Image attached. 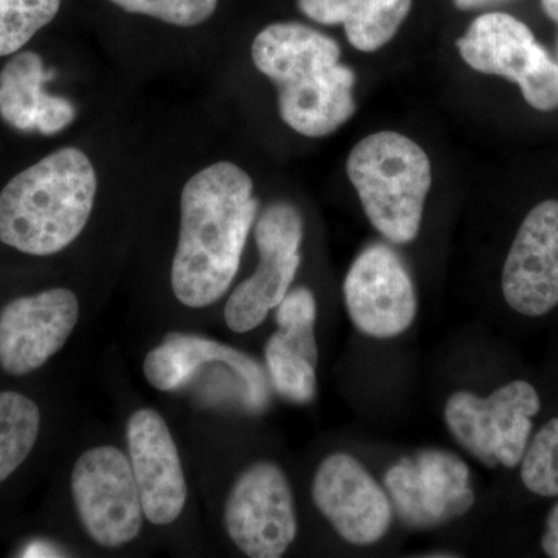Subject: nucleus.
Segmentation results:
<instances>
[{
  "instance_id": "2",
  "label": "nucleus",
  "mask_w": 558,
  "mask_h": 558,
  "mask_svg": "<svg viewBox=\"0 0 558 558\" xmlns=\"http://www.w3.org/2000/svg\"><path fill=\"white\" fill-rule=\"evenodd\" d=\"M330 36L300 22H275L256 35L252 61L278 90L279 117L300 135L328 137L354 117V70Z\"/></svg>"
},
{
  "instance_id": "11",
  "label": "nucleus",
  "mask_w": 558,
  "mask_h": 558,
  "mask_svg": "<svg viewBox=\"0 0 558 558\" xmlns=\"http://www.w3.org/2000/svg\"><path fill=\"white\" fill-rule=\"evenodd\" d=\"M462 60L484 75L519 84L526 102L548 94L558 80V64L524 22L508 13H486L457 40Z\"/></svg>"
},
{
  "instance_id": "10",
  "label": "nucleus",
  "mask_w": 558,
  "mask_h": 558,
  "mask_svg": "<svg viewBox=\"0 0 558 558\" xmlns=\"http://www.w3.org/2000/svg\"><path fill=\"white\" fill-rule=\"evenodd\" d=\"M344 306L355 328L371 339L402 336L417 315V295L405 264L385 244L369 245L343 282Z\"/></svg>"
},
{
  "instance_id": "20",
  "label": "nucleus",
  "mask_w": 558,
  "mask_h": 558,
  "mask_svg": "<svg viewBox=\"0 0 558 558\" xmlns=\"http://www.w3.org/2000/svg\"><path fill=\"white\" fill-rule=\"evenodd\" d=\"M40 428L38 405L16 391L0 392V484L32 453Z\"/></svg>"
},
{
  "instance_id": "15",
  "label": "nucleus",
  "mask_w": 558,
  "mask_h": 558,
  "mask_svg": "<svg viewBox=\"0 0 558 558\" xmlns=\"http://www.w3.org/2000/svg\"><path fill=\"white\" fill-rule=\"evenodd\" d=\"M126 438L146 519L157 526L174 523L185 508L189 488L167 422L156 410L135 411L128 421Z\"/></svg>"
},
{
  "instance_id": "25",
  "label": "nucleus",
  "mask_w": 558,
  "mask_h": 558,
  "mask_svg": "<svg viewBox=\"0 0 558 558\" xmlns=\"http://www.w3.org/2000/svg\"><path fill=\"white\" fill-rule=\"evenodd\" d=\"M542 9L546 16L558 25V0H542Z\"/></svg>"
},
{
  "instance_id": "27",
  "label": "nucleus",
  "mask_w": 558,
  "mask_h": 558,
  "mask_svg": "<svg viewBox=\"0 0 558 558\" xmlns=\"http://www.w3.org/2000/svg\"><path fill=\"white\" fill-rule=\"evenodd\" d=\"M557 60H558V38H557Z\"/></svg>"
},
{
  "instance_id": "21",
  "label": "nucleus",
  "mask_w": 558,
  "mask_h": 558,
  "mask_svg": "<svg viewBox=\"0 0 558 558\" xmlns=\"http://www.w3.org/2000/svg\"><path fill=\"white\" fill-rule=\"evenodd\" d=\"M62 0H0V58L27 46L58 16Z\"/></svg>"
},
{
  "instance_id": "13",
  "label": "nucleus",
  "mask_w": 558,
  "mask_h": 558,
  "mask_svg": "<svg viewBox=\"0 0 558 558\" xmlns=\"http://www.w3.org/2000/svg\"><path fill=\"white\" fill-rule=\"evenodd\" d=\"M78 318V296L69 289L10 301L0 311V368L14 377L39 369L64 347Z\"/></svg>"
},
{
  "instance_id": "4",
  "label": "nucleus",
  "mask_w": 558,
  "mask_h": 558,
  "mask_svg": "<svg viewBox=\"0 0 558 558\" xmlns=\"http://www.w3.org/2000/svg\"><path fill=\"white\" fill-rule=\"evenodd\" d=\"M347 171L366 218L385 240H416L433 174L414 140L395 131L371 134L349 153Z\"/></svg>"
},
{
  "instance_id": "24",
  "label": "nucleus",
  "mask_w": 558,
  "mask_h": 558,
  "mask_svg": "<svg viewBox=\"0 0 558 558\" xmlns=\"http://www.w3.org/2000/svg\"><path fill=\"white\" fill-rule=\"evenodd\" d=\"M542 548L546 556L558 558V502L550 510L546 520L545 534L542 537Z\"/></svg>"
},
{
  "instance_id": "22",
  "label": "nucleus",
  "mask_w": 558,
  "mask_h": 558,
  "mask_svg": "<svg viewBox=\"0 0 558 558\" xmlns=\"http://www.w3.org/2000/svg\"><path fill=\"white\" fill-rule=\"evenodd\" d=\"M520 464L527 490L539 497H558V417L539 428Z\"/></svg>"
},
{
  "instance_id": "17",
  "label": "nucleus",
  "mask_w": 558,
  "mask_h": 558,
  "mask_svg": "<svg viewBox=\"0 0 558 558\" xmlns=\"http://www.w3.org/2000/svg\"><path fill=\"white\" fill-rule=\"evenodd\" d=\"M47 80L43 57L36 51L11 54L0 70V119L13 130L46 137L68 130L76 119L75 106L68 98L47 94Z\"/></svg>"
},
{
  "instance_id": "12",
  "label": "nucleus",
  "mask_w": 558,
  "mask_h": 558,
  "mask_svg": "<svg viewBox=\"0 0 558 558\" xmlns=\"http://www.w3.org/2000/svg\"><path fill=\"white\" fill-rule=\"evenodd\" d=\"M312 499L330 526L351 545H374L391 526L392 505L387 490L351 454H329L318 465Z\"/></svg>"
},
{
  "instance_id": "6",
  "label": "nucleus",
  "mask_w": 558,
  "mask_h": 558,
  "mask_svg": "<svg viewBox=\"0 0 558 558\" xmlns=\"http://www.w3.org/2000/svg\"><path fill=\"white\" fill-rule=\"evenodd\" d=\"M304 220L289 202H277L260 213L255 222L259 264L252 277L242 281L227 300V326L245 333L258 328L288 295L300 269Z\"/></svg>"
},
{
  "instance_id": "14",
  "label": "nucleus",
  "mask_w": 558,
  "mask_h": 558,
  "mask_svg": "<svg viewBox=\"0 0 558 558\" xmlns=\"http://www.w3.org/2000/svg\"><path fill=\"white\" fill-rule=\"evenodd\" d=\"M502 295L513 311L542 317L558 306V201L532 208L502 269Z\"/></svg>"
},
{
  "instance_id": "5",
  "label": "nucleus",
  "mask_w": 558,
  "mask_h": 558,
  "mask_svg": "<svg viewBox=\"0 0 558 558\" xmlns=\"http://www.w3.org/2000/svg\"><path fill=\"white\" fill-rule=\"evenodd\" d=\"M539 407L537 389L527 381L513 380L488 398L454 392L447 400L444 421L459 446L481 464L513 469L527 449L532 418Z\"/></svg>"
},
{
  "instance_id": "9",
  "label": "nucleus",
  "mask_w": 558,
  "mask_h": 558,
  "mask_svg": "<svg viewBox=\"0 0 558 558\" xmlns=\"http://www.w3.org/2000/svg\"><path fill=\"white\" fill-rule=\"evenodd\" d=\"M223 521L231 542L245 556H284L299 534L288 476L274 462L250 465L231 487Z\"/></svg>"
},
{
  "instance_id": "23",
  "label": "nucleus",
  "mask_w": 558,
  "mask_h": 558,
  "mask_svg": "<svg viewBox=\"0 0 558 558\" xmlns=\"http://www.w3.org/2000/svg\"><path fill=\"white\" fill-rule=\"evenodd\" d=\"M131 14L153 17L175 27H196L215 14L219 0H109Z\"/></svg>"
},
{
  "instance_id": "3",
  "label": "nucleus",
  "mask_w": 558,
  "mask_h": 558,
  "mask_svg": "<svg viewBox=\"0 0 558 558\" xmlns=\"http://www.w3.org/2000/svg\"><path fill=\"white\" fill-rule=\"evenodd\" d=\"M97 191V172L84 150H54L0 191V242L25 255H57L86 229Z\"/></svg>"
},
{
  "instance_id": "1",
  "label": "nucleus",
  "mask_w": 558,
  "mask_h": 558,
  "mask_svg": "<svg viewBox=\"0 0 558 558\" xmlns=\"http://www.w3.org/2000/svg\"><path fill=\"white\" fill-rule=\"evenodd\" d=\"M253 180L231 161L202 168L180 194V233L171 267L175 299L191 310L226 295L258 218Z\"/></svg>"
},
{
  "instance_id": "19",
  "label": "nucleus",
  "mask_w": 558,
  "mask_h": 558,
  "mask_svg": "<svg viewBox=\"0 0 558 558\" xmlns=\"http://www.w3.org/2000/svg\"><path fill=\"white\" fill-rule=\"evenodd\" d=\"M211 363H229L240 368L258 365L255 359L244 352L216 340L196 333L170 332L159 347L148 352L143 363V373L150 387L165 392L178 391L194 379L202 366Z\"/></svg>"
},
{
  "instance_id": "26",
  "label": "nucleus",
  "mask_w": 558,
  "mask_h": 558,
  "mask_svg": "<svg viewBox=\"0 0 558 558\" xmlns=\"http://www.w3.org/2000/svg\"><path fill=\"white\" fill-rule=\"evenodd\" d=\"M483 0H454V5L461 10L475 9Z\"/></svg>"
},
{
  "instance_id": "16",
  "label": "nucleus",
  "mask_w": 558,
  "mask_h": 558,
  "mask_svg": "<svg viewBox=\"0 0 558 558\" xmlns=\"http://www.w3.org/2000/svg\"><path fill=\"white\" fill-rule=\"evenodd\" d=\"M317 301L307 288L289 290L277 306L278 330L264 348L270 384L282 399L306 405L317 396Z\"/></svg>"
},
{
  "instance_id": "8",
  "label": "nucleus",
  "mask_w": 558,
  "mask_h": 558,
  "mask_svg": "<svg viewBox=\"0 0 558 558\" xmlns=\"http://www.w3.org/2000/svg\"><path fill=\"white\" fill-rule=\"evenodd\" d=\"M384 483L407 527H439L475 506L472 473L453 451L425 449L400 458L385 473Z\"/></svg>"
},
{
  "instance_id": "18",
  "label": "nucleus",
  "mask_w": 558,
  "mask_h": 558,
  "mask_svg": "<svg viewBox=\"0 0 558 558\" xmlns=\"http://www.w3.org/2000/svg\"><path fill=\"white\" fill-rule=\"evenodd\" d=\"M304 16L322 25L341 24L351 46L373 53L398 35L413 0H296Z\"/></svg>"
},
{
  "instance_id": "7",
  "label": "nucleus",
  "mask_w": 558,
  "mask_h": 558,
  "mask_svg": "<svg viewBox=\"0 0 558 558\" xmlns=\"http://www.w3.org/2000/svg\"><path fill=\"white\" fill-rule=\"evenodd\" d=\"M70 484L84 531L97 545L116 549L138 537L145 512L130 458L123 451L112 446L84 451Z\"/></svg>"
}]
</instances>
